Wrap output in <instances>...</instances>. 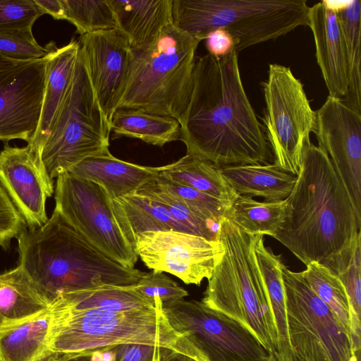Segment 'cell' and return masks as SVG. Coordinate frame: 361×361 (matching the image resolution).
<instances>
[{
    "instance_id": "1",
    "label": "cell",
    "mask_w": 361,
    "mask_h": 361,
    "mask_svg": "<svg viewBox=\"0 0 361 361\" xmlns=\"http://www.w3.org/2000/svg\"><path fill=\"white\" fill-rule=\"evenodd\" d=\"M238 56L233 50L196 59L192 92L178 121L186 154L218 167L267 164L272 157L245 91Z\"/></svg>"
},
{
    "instance_id": "2",
    "label": "cell",
    "mask_w": 361,
    "mask_h": 361,
    "mask_svg": "<svg viewBox=\"0 0 361 361\" xmlns=\"http://www.w3.org/2000/svg\"><path fill=\"white\" fill-rule=\"evenodd\" d=\"M296 176L273 238L307 265L348 247L360 232L361 215L327 154L311 142Z\"/></svg>"
},
{
    "instance_id": "3",
    "label": "cell",
    "mask_w": 361,
    "mask_h": 361,
    "mask_svg": "<svg viewBox=\"0 0 361 361\" xmlns=\"http://www.w3.org/2000/svg\"><path fill=\"white\" fill-rule=\"evenodd\" d=\"M16 238L18 265L51 303L69 292L104 286H134L145 274L105 256L54 209L44 225L25 228Z\"/></svg>"
},
{
    "instance_id": "4",
    "label": "cell",
    "mask_w": 361,
    "mask_h": 361,
    "mask_svg": "<svg viewBox=\"0 0 361 361\" xmlns=\"http://www.w3.org/2000/svg\"><path fill=\"white\" fill-rule=\"evenodd\" d=\"M154 307L124 312L77 310L51 305L49 345L52 355L73 357L126 343L169 349L197 360L185 335L175 331L156 298Z\"/></svg>"
},
{
    "instance_id": "5",
    "label": "cell",
    "mask_w": 361,
    "mask_h": 361,
    "mask_svg": "<svg viewBox=\"0 0 361 361\" xmlns=\"http://www.w3.org/2000/svg\"><path fill=\"white\" fill-rule=\"evenodd\" d=\"M216 238L224 254L201 301L242 324L276 355V328L255 255L256 235L243 232L226 217L219 224Z\"/></svg>"
},
{
    "instance_id": "6",
    "label": "cell",
    "mask_w": 361,
    "mask_h": 361,
    "mask_svg": "<svg viewBox=\"0 0 361 361\" xmlns=\"http://www.w3.org/2000/svg\"><path fill=\"white\" fill-rule=\"evenodd\" d=\"M200 42L171 23L152 43L131 48L128 78L117 109L139 110L179 121L192 92Z\"/></svg>"
},
{
    "instance_id": "7",
    "label": "cell",
    "mask_w": 361,
    "mask_h": 361,
    "mask_svg": "<svg viewBox=\"0 0 361 361\" xmlns=\"http://www.w3.org/2000/svg\"><path fill=\"white\" fill-rule=\"evenodd\" d=\"M306 0H172V23L200 42L216 28L228 31L240 51L307 26Z\"/></svg>"
},
{
    "instance_id": "8",
    "label": "cell",
    "mask_w": 361,
    "mask_h": 361,
    "mask_svg": "<svg viewBox=\"0 0 361 361\" xmlns=\"http://www.w3.org/2000/svg\"><path fill=\"white\" fill-rule=\"evenodd\" d=\"M110 133L79 49L71 82L40 154L49 176L54 179L86 158L109 152Z\"/></svg>"
},
{
    "instance_id": "9",
    "label": "cell",
    "mask_w": 361,
    "mask_h": 361,
    "mask_svg": "<svg viewBox=\"0 0 361 361\" xmlns=\"http://www.w3.org/2000/svg\"><path fill=\"white\" fill-rule=\"evenodd\" d=\"M54 200V210L89 244L134 268L135 236L118 199L94 183L64 173L56 178Z\"/></svg>"
},
{
    "instance_id": "10",
    "label": "cell",
    "mask_w": 361,
    "mask_h": 361,
    "mask_svg": "<svg viewBox=\"0 0 361 361\" xmlns=\"http://www.w3.org/2000/svg\"><path fill=\"white\" fill-rule=\"evenodd\" d=\"M261 85L265 102L262 126L274 164L297 176L310 133L317 129L316 111L289 67L269 63L267 79Z\"/></svg>"
},
{
    "instance_id": "11",
    "label": "cell",
    "mask_w": 361,
    "mask_h": 361,
    "mask_svg": "<svg viewBox=\"0 0 361 361\" xmlns=\"http://www.w3.org/2000/svg\"><path fill=\"white\" fill-rule=\"evenodd\" d=\"M281 269L293 352L305 361H347L353 351L350 337L301 272L283 262Z\"/></svg>"
},
{
    "instance_id": "12",
    "label": "cell",
    "mask_w": 361,
    "mask_h": 361,
    "mask_svg": "<svg viewBox=\"0 0 361 361\" xmlns=\"http://www.w3.org/2000/svg\"><path fill=\"white\" fill-rule=\"evenodd\" d=\"M173 329L185 335L199 361H267L271 353L242 324L202 301L165 302Z\"/></svg>"
},
{
    "instance_id": "13",
    "label": "cell",
    "mask_w": 361,
    "mask_h": 361,
    "mask_svg": "<svg viewBox=\"0 0 361 361\" xmlns=\"http://www.w3.org/2000/svg\"><path fill=\"white\" fill-rule=\"evenodd\" d=\"M48 59L49 54L30 61L0 54V140L20 139L29 144L33 139L42 113Z\"/></svg>"
},
{
    "instance_id": "14",
    "label": "cell",
    "mask_w": 361,
    "mask_h": 361,
    "mask_svg": "<svg viewBox=\"0 0 361 361\" xmlns=\"http://www.w3.org/2000/svg\"><path fill=\"white\" fill-rule=\"evenodd\" d=\"M135 244L138 257L149 269L197 286L210 279L224 254L217 238L176 231L143 232L135 235Z\"/></svg>"
},
{
    "instance_id": "15",
    "label": "cell",
    "mask_w": 361,
    "mask_h": 361,
    "mask_svg": "<svg viewBox=\"0 0 361 361\" xmlns=\"http://www.w3.org/2000/svg\"><path fill=\"white\" fill-rule=\"evenodd\" d=\"M316 113L318 147L329 157L361 215V114L331 96Z\"/></svg>"
},
{
    "instance_id": "16",
    "label": "cell",
    "mask_w": 361,
    "mask_h": 361,
    "mask_svg": "<svg viewBox=\"0 0 361 361\" xmlns=\"http://www.w3.org/2000/svg\"><path fill=\"white\" fill-rule=\"evenodd\" d=\"M0 184L28 228L47 222L46 202L54 193V180L28 144L21 147L4 144L0 152Z\"/></svg>"
},
{
    "instance_id": "17",
    "label": "cell",
    "mask_w": 361,
    "mask_h": 361,
    "mask_svg": "<svg viewBox=\"0 0 361 361\" xmlns=\"http://www.w3.org/2000/svg\"><path fill=\"white\" fill-rule=\"evenodd\" d=\"M78 41L96 97L110 124L126 86L130 45L118 29L85 34Z\"/></svg>"
},
{
    "instance_id": "18",
    "label": "cell",
    "mask_w": 361,
    "mask_h": 361,
    "mask_svg": "<svg viewBox=\"0 0 361 361\" xmlns=\"http://www.w3.org/2000/svg\"><path fill=\"white\" fill-rule=\"evenodd\" d=\"M307 26L312 32L317 64L329 96L342 99L348 92L350 70L345 43L334 6L329 1H322L310 7Z\"/></svg>"
},
{
    "instance_id": "19",
    "label": "cell",
    "mask_w": 361,
    "mask_h": 361,
    "mask_svg": "<svg viewBox=\"0 0 361 361\" xmlns=\"http://www.w3.org/2000/svg\"><path fill=\"white\" fill-rule=\"evenodd\" d=\"M163 166H145L121 160L110 152L85 159L68 172L70 174L102 187L118 199L139 190L156 179Z\"/></svg>"
},
{
    "instance_id": "20",
    "label": "cell",
    "mask_w": 361,
    "mask_h": 361,
    "mask_svg": "<svg viewBox=\"0 0 361 361\" xmlns=\"http://www.w3.org/2000/svg\"><path fill=\"white\" fill-rule=\"evenodd\" d=\"M42 109L37 131L28 145L41 158L42 149L71 82L78 54V41L57 48L50 43Z\"/></svg>"
},
{
    "instance_id": "21",
    "label": "cell",
    "mask_w": 361,
    "mask_h": 361,
    "mask_svg": "<svg viewBox=\"0 0 361 361\" xmlns=\"http://www.w3.org/2000/svg\"><path fill=\"white\" fill-rule=\"evenodd\" d=\"M116 27L130 47L152 43L172 23V0H109Z\"/></svg>"
},
{
    "instance_id": "22",
    "label": "cell",
    "mask_w": 361,
    "mask_h": 361,
    "mask_svg": "<svg viewBox=\"0 0 361 361\" xmlns=\"http://www.w3.org/2000/svg\"><path fill=\"white\" fill-rule=\"evenodd\" d=\"M51 308L32 317L0 324V361H44L51 356Z\"/></svg>"
},
{
    "instance_id": "23",
    "label": "cell",
    "mask_w": 361,
    "mask_h": 361,
    "mask_svg": "<svg viewBox=\"0 0 361 361\" xmlns=\"http://www.w3.org/2000/svg\"><path fill=\"white\" fill-rule=\"evenodd\" d=\"M229 186L240 195L260 197L267 202L286 200L297 176L279 169L274 164L219 167Z\"/></svg>"
},
{
    "instance_id": "24",
    "label": "cell",
    "mask_w": 361,
    "mask_h": 361,
    "mask_svg": "<svg viewBox=\"0 0 361 361\" xmlns=\"http://www.w3.org/2000/svg\"><path fill=\"white\" fill-rule=\"evenodd\" d=\"M255 255L267 289L276 328L278 350L276 356L279 361H293V349L288 331L281 255H275L270 247L265 246L262 235L256 236Z\"/></svg>"
},
{
    "instance_id": "25",
    "label": "cell",
    "mask_w": 361,
    "mask_h": 361,
    "mask_svg": "<svg viewBox=\"0 0 361 361\" xmlns=\"http://www.w3.org/2000/svg\"><path fill=\"white\" fill-rule=\"evenodd\" d=\"M50 307L20 265L0 274V324L32 317Z\"/></svg>"
},
{
    "instance_id": "26",
    "label": "cell",
    "mask_w": 361,
    "mask_h": 361,
    "mask_svg": "<svg viewBox=\"0 0 361 361\" xmlns=\"http://www.w3.org/2000/svg\"><path fill=\"white\" fill-rule=\"evenodd\" d=\"M135 286V285H134ZM134 286H104L63 293L51 305L70 310L124 312L155 307V300L137 292Z\"/></svg>"
},
{
    "instance_id": "27",
    "label": "cell",
    "mask_w": 361,
    "mask_h": 361,
    "mask_svg": "<svg viewBox=\"0 0 361 361\" xmlns=\"http://www.w3.org/2000/svg\"><path fill=\"white\" fill-rule=\"evenodd\" d=\"M361 232L341 251L322 260L343 284L349 300L352 350H360L361 338Z\"/></svg>"
},
{
    "instance_id": "28",
    "label": "cell",
    "mask_w": 361,
    "mask_h": 361,
    "mask_svg": "<svg viewBox=\"0 0 361 361\" xmlns=\"http://www.w3.org/2000/svg\"><path fill=\"white\" fill-rule=\"evenodd\" d=\"M113 138L127 137L163 147L180 139L178 120L165 116L130 109H118L110 123Z\"/></svg>"
},
{
    "instance_id": "29",
    "label": "cell",
    "mask_w": 361,
    "mask_h": 361,
    "mask_svg": "<svg viewBox=\"0 0 361 361\" xmlns=\"http://www.w3.org/2000/svg\"><path fill=\"white\" fill-rule=\"evenodd\" d=\"M160 174L175 183L230 203L238 195L225 180L219 167L188 154L164 166Z\"/></svg>"
},
{
    "instance_id": "30",
    "label": "cell",
    "mask_w": 361,
    "mask_h": 361,
    "mask_svg": "<svg viewBox=\"0 0 361 361\" xmlns=\"http://www.w3.org/2000/svg\"><path fill=\"white\" fill-rule=\"evenodd\" d=\"M286 203V199L259 202L238 195L231 204L226 217L245 233L273 237L283 223Z\"/></svg>"
},
{
    "instance_id": "31",
    "label": "cell",
    "mask_w": 361,
    "mask_h": 361,
    "mask_svg": "<svg viewBox=\"0 0 361 361\" xmlns=\"http://www.w3.org/2000/svg\"><path fill=\"white\" fill-rule=\"evenodd\" d=\"M345 43L350 82L344 102L361 114V1L352 0L334 6Z\"/></svg>"
},
{
    "instance_id": "32",
    "label": "cell",
    "mask_w": 361,
    "mask_h": 361,
    "mask_svg": "<svg viewBox=\"0 0 361 361\" xmlns=\"http://www.w3.org/2000/svg\"><path fill=\"white\" fill-rule=\"evenodd\" d=\"M118 200L135 236L147 231H176L190 233L159 201L140 190Z\"/></svg>"
},
{
    "instance_id": "33",
    "label": "cell",
    "mask_w": 361,
    "mask_h": 361,
    "mask_svg": "<svg viewBox=\"0 0 361 361\" xmlns=\"http://www.w3.org/2000/svg\"><path fill=\"white\" fill-rule=\"evenodd\" d=\"M301 274L350 337V305L342 282L322 263L312 262Z\"/></svg>"
},
{
    "instance_id": "34",
    "label": "cell",
    "mask_w": 361,
    "mask_h": 361,
    "mask_svg": "<svg viewBox=\"0 0 361 361\" xmlns=\"http://www.w3.org/2000/svg\"><path fill=\"white\" fill-rule=\"evenodd\" d=\"M139 190L159 201L173 218L186 228L190 233L208 240L216 239L217 223L207 219L183 200L164 190L155 179L145 183Z\"/></svg>"
},
{
    "instance_id": "35",
    "label": "cell",
    "mask_w": 361,
    "mask_h": 361,
    "mask_svg": "<svg viewBox=\"0 0 361 361\" xmlns=\"http://www.w3.org/2000/svg\"><path fill=\"white\" fill-rule=\"evenodd\" d=\"M65 20L81 35L117 29L109 0H61Z\"/></svg>"
},
{
    "instance_id": "36",
    "label": "cell",
    "mask_w": 361,
    "mask_h": 361,
    "mask_svg": "<svg viewBox=\"0 0 361 361\" xmlns=\"http://www.w3.org/2000/svg\"><path fill=\"white\" fill-rule=\"evenodd\" d=\"M155 180L164 190L183 200L207 219L219 224L226 217L231 203L175 183L161 174Z\"/></svg>"
},
{
    "instance_id": "37",
    "label": "cell",
    "mask_w": 361,
    "mask_h": 361,
    "mask_svg": "<svg viewBox=\"0 0 361 361\" xmlns=\"http://www.w3.org/2000/svg\"><path fill=\"white\" fill-rule=\"evenodd\" d=\"M32 27L0 30V54L8 58L30 61L42 59L49 52L39 45L32 34Z\"/></svg>"
},
{
    "instance_id": "38",
    "label": "cell",
    "mask_w": 361,
    "mask_h": 361,
    "mask_svg": "<svg viewBox=\"0 0 361 361\" xmlns=\"http://www.w3.org/2000/svg\"><path fill=\"white\" fill-rule=\"evenodd\" d=\"M142 295L154 300L159 298L162 303L182 300L188 293L163 272L153 270L146 273L134 286Z\"/></svg>"
},
{
    "instance_id": "39",
    "label": "cell",
    "mask_w": 361,
    "mask_h": 361,
    "mask_svg": "<svg viewBox=\"0 0 361 361\" xmlns=\"http://www.w3.org/2000/svg\"><path fill=\"white\" fill-rule=\"evenodd\" d=\"M44 14L35 0H0V30L32 27Z\"/></svg>"
},
{
    "instance_id": "40",
    "label": "cell",
    "mask_w": 361,
    "mask_h": 361,
    "mask_svg": "<svg viewBox=\"0 0 361 361\" xmlns=\"http://www.w3.org/2000/svg\"><path fill=\"white\" fill-rule=\"evenodd\" d=\"M26 224L0 184V247L7 250Z\"/></svg>"
},
{
    "instance_id": "41",
    "label": "cell",
    "mask_w": 361,
    "mask_h": 361,
    "mask_svg": "<svg viewBox=\"0 0 361 361\" xmlns=\"http://www.w3.org/2000/svg\"><path fill=\"white\" fill-rule=\"evenodd\" d=\"M204 40L208 54L214 57L225 56L235 49L232 36L224 28L211 30L207 34Z\"/></svg>"
},
{
    "instance_id": "42",
    "label": "cell",
    "mask_w": 361,
    "mask_h": 361,
    "mask_svg": "<svg viewBox=\"0 0 361 361\" xmlns=\"http://www.w3.org/2000/svg\"><path fill=\"white\" fill-rule=\"evenodd\" d=\"M157 347L145 344L126 343L111 348L114 361H152Z\"/></svg>"
},
{
    "instance_id": "43",
    "label": "cell",
    "mask_w": 361,
    "mask_h": 361,
    "mask_svg": "<svg viewBox=\"0 0 361 361\" xmlns=\"http://www.w3.org/2000/svg\"><path fill=\"white\" fill-rule=\"evenodd\" d=\"M35 3L44 11L54 19L65 20L64 8L61 0H35Z\"/></svg>"
},
{
    "instance_id": "44",
    "label": "cell",
    "mask_w": 361,
    "mask_h": 361,
    "mask_svg": "<svg viewBox=\"0 0 361 361\" xmlns=\"http://www.w3.org/2000/svg\"><path fill=\"white\" fill-rule=\"evenodd\" d=\"M160 361H196L190 357L171 351L169 349L161 348Z\"/></svg>"
},
{
    "instance_id": "45",
    "label": "cell",
    "mask_w": 361,
    "mask_h": 361,
    "mask_svg": "<svg viewBox=\"0 0 361 361\" xmlns=\"http://www.w3.org/2000/svg\"><path fill=\"white\" fill-rule=\"evenodd\" d=\"M55 356L57 361H90V355H76L73 357Z\"/></svg>"
},
{
    "instance_id": "46",
    "label": "cell",
    "mask_w": 361,
    "mask_h": 361,
    "mask_svg": "<svg viewBox=\"0 0 361 361\" xmlns=\"http://www.w3.org/2000/svg\"><path fill=\"white\" fill-rule=\"evenodd\" d=\"M161 348L157 347L154 351L152 361H160Z\"/></svg>"
},
{
    "instance_id": "47",
    "label": "cell",
    "mask_w": 361,
    "mask_h": 361,
    "mask_svg": "<svg viewBox=\"0 0 361 361\" xmlns=\"http://www.w3.org/2000/svg\"><path fill=\"white\" fill-rule=\"evenodd\" d=\"M360 353H355L353 350L347 361H358Z\"/></svg>"
},
{
    "instance_id": "48",
    "label": "cell",
    "mask_w": 361,
    "mask_h": 361,
    "mask_svg": "<svg viewBox=\"0 0 361 361\" xmlns=\"http://www.w3.org/2000/svg\"><path fill=\"white\" fill-rule=\"evenodd\" d=\"M267 361H279V360L274 353H271L270 357Z\"/></svg>"
},
{
    "instance_id": "49",
    "label": "cell",
    "mask_w": 361,
    "mask_h": 361,
    "mask_svg": "<svg viewBox=\"0 0 361 361\" xmlns=\"http://www.w3.org/2000/svg\"><path fill=\"white\" fill-rule=\"evenodd\" d=\"M293 361H305L293 352Z\"/></svg>"
},
{
    "instance_id": "50",
    "label": "cell",
    "mask_w": 361,
    "mask_h": 361,
    "mask_svg": "<svg viewBox=\"0 0 361 361\" xmlns=\"http://www.w3.org/2000/svg\"><path fill=\"white\" fill-rule=\"evenodd\" d=\"M44 361H57V360H56V357L54 355H51V356L49 357L48 358H47Z\"/></svg>"
}]
</instances>
